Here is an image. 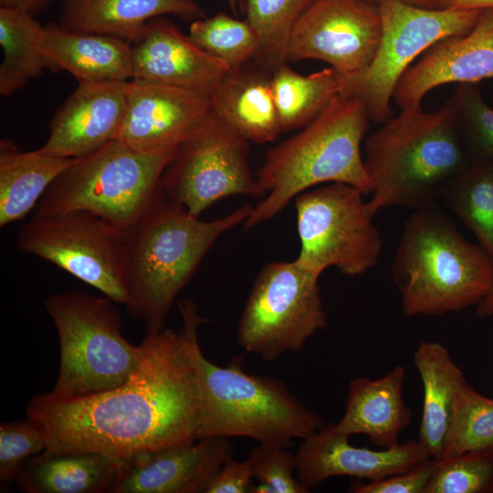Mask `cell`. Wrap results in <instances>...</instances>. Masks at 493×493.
<instances>
[{"label": "cell", "mask_w": 493, "mask_h": 493, "mask_svg": "<svg viewBox=\"0 0 493 493\" xmlns=\"http://www.w3.org/2000/svg\"><path fill=\"white\" fill-rule=\"evenodd\" d=\"M178 308L181 330L147 333L142 362L121 385L76 399L38 393L29 400L26 416L44 432L46 451H93L125 459L198 439L197 330L206 320L191 299L180 300Z\"/></svg>", "instance_id": "6da1fadb"}, {"label": "cell", "mask_w": 493, "mask_h": 493, "mask_svg": "<svg viewBox=\"0 0 493 493\" xmlns=\"http://www.w3.org/2000/svg\"><path fill=\"white\" fill-rule=\"evenodd\" d=\"M372 215L390 206L419 210L435 205L446 184L470 160L462 144L452 97L439 109L401 110L364 142Z\"/></svg>", "instance_id": "7a4b0ae2"}, {"label": "cell", "mask_w": 493, "mask_h": 493, "mask_svg": "<svg viewBox=\"0 0 493 493\" xmlns=\"http://www.w3.org/2000/svg\"><path fill=\"white\" fill-rule=\"evenodd\" d=\"M253 209L243 205L202 221L163 195L125 236L130 304L147 333L164 329L167 315L217 239L243 225Z\"/></svg>", "instance_id": "3957f363"}, {"label": "cell", "mask_w": 493, "mask_h": 493, "mask_svg": "<svg viewBox=\"0 0 493 493\" xmlns=\"http://www.w3.org/2000/svg\"><path fill=\"white\" fill-rule=\"evenodd\" d=\"M369 121L359 99L340 97L296 134L270 148L256 175L266 195L253 206L244 230L272 219L296 196L320 184H348L369 194L361 151Z\"/></svg>", "instance_id": "277c9868"}, {"label": "cell", "mask_w": 493, "mask_h": 493, "mask_svg": "<svg viewBox=\"0 0 493 493\" xmlns=\"http://www.w3.org/2000/svg\"><path fill=\"white\" fill-rule=\"evenodd\" d=\"M392 275L406 316L442 315L477 305L491 286L493 259L435 204L404 224Z\"/></svg>", "instance_id": "5b68a950"}, {"label": "cell", "mask_w": 493, "mask_h": 493, "mask_svg": "<svg viewBox=\"0 0 493 493\" xmlns=\"http://www.w3.org/2000/svg\"><path fill=\"white\" fill-rule=\"evenodd\" d=\"M196 359L201 387L198 438L246 437L289 447L294 439H304L326 425L281 381L245 371L240 357L220 366L207 360L199 346Z\"/></svg>", "instance_id": "8992f818"}, {"label": "cell", "mask_w": 493, "mask_h": 493, "mask_svg": "<svg viewBox=\"0 0 493 493\" xmlns=\"http://www.w3.org/2000/svg\"><path fill=\"white\" fill-rule=\"evenodd\" d=\"M177 148L142 152L113 140L76 158L46 191L33 215L82 211L126 236L163 195L161 178Z\"/></svg>", "instance_id": "52a82bcc"}, {"label": "cell", "mask_w": 493, "mask_h": 493, "mask_svg": "<svg viewBox=\"0 0 493 493\" xmlns=\"http://www.w3.org/2000/svg\"><path fill=\"white\" fill-rule=\"evenodd\" d=\"M110 298L80 290L56 293L45 300L59 340L57 381L46 394L56 400L94 395L124 383L138 369L144 345L122 333V320Z\"/></svg>", "instance_id": "ba28073f"}, {"label": "cell", "mask_w": 493, "mask_h": 493, "mask_svg": "<svg viewBox=\"0 0 493 493\" xmlns=\"http://www.w3.org/2000/svg\"><path fill=\"white\" fill-rule=\"evenodd\" d=\"M381 38L368 68L342 79V97L359 99L370 121L382 124L392 117L391 101L404 72L439 40L467 33L481 10L425 8L405 0H376Z\"/></svg>", "instance_id": "9c48e42d"}, {"label": "cell", "mask_w": 493, "mask_h": 493, "mask_svg": "<svg viewBox=\"0 0 493 493\" xmlns=\"http://www.w3.org/2000/svg\"><path fill=\"white\" fill-rule=\"evenodd\" d=\"M320 276L293 261H273L257 276L236 327V341L246 353L271 362L300 351L324 329L328 314Z\"/></svg>", "instance_id": "30bf717a"}, {"label": "cell", "mask_w": 493, "mask_h": 493, "mask_svg": "<svg viewBox=\"0 0 493 493\" xmlns=\"http://www.w3.org/2000/svg\"><path fill=\"white\" fill-rule=\"evenodd\" d=\"M363 195L351 184L330 183L295 197L299 265L320 277L331 267L355 277L376 266L383 239Z\"/></svg>", "instance_id": "8fae6325"}, {"label": "cell", "mask_w": 493, "mask_h": 493, "mask_svg": "<svg viewBox=\"0 0 493 493\" xmlns=\"http://www.w3.org/2000/svg\"><path fill=\"white\" fill-rule=\"evenodd\" d=\"M17 248L97 288L117 304H130L125 236L89 213L35 216L16 236Z\"/></svg>", "instance_id": "7c38bea8"}, {"label": "cell", "mask_w": 493, "mask_h": 493, "mask_svg": "<svg viewBox=\"0 0 493 493\" xmlns=\"http://www.w3.org/2000/svg\"><path fill=\"white\" fill-rule=\"evenodd\" d=\"M248 152L249 142L210 111L164 169L163 195L195 217L226 197L263 198L266 192L253 176Z\"/></svg>", "instance_id": "4fadbf2b"}, {"label": "cell", "mask_w": 493, "mask_h": 493, "mask_svg": "<svg viewBox=\"0 0 493 493\" xmlns=\"http://www.w3.org/2000/svg\"><path fill=\"white\" fill-rule=\"evenodd\" d=\"M382 31L377 4L364 0H314L297 22L287 63L320 60L342 79L362 73L377 50Z\"/></svg>", "instance_id": "5bb4252c"}, {"label": "cell", "mask_w": 493, "mask_h": 493, "mask_svg": "<svg viewBox=\"0 0 493 493\" xmlns=\"http://www.w3.org/2000/svg\"><path fill=\"white\" fill-rule=\"evenodd\" d=\"M210 111L208 96L132 79L128 82L125 118L115 140L142 152L175 149Z\"/></svg>", "instance_id": "9a60e30c"}, {"label": "cell", "mask_w": 493, "mask_h": 493, "mask_svg": "<svg viewBox=\"0 0 493 493\" xmlns=\"http://www.w3.org/2000/svg\"><path fill=\"white\" fill-rule=\"evenodd\" d=\"M493 78V8L480 11L474 27L443 38L428 48L401 77L393 96L400 110L422 108L425 95L450 83H476Z\"/></svg>", "instance_id": "2e32d148"}, {"label": "cell", "mask_w": 493, "mask_h": 493, "mask_svg": "<svg viewBox=\"0 0 493 493\" xmlns=\"http://www.w3.org/2000/svg\"><path fill=\"white\" fill-rule=\"evenodd\" d=\"M230 438L203 437L193 443L143 451L122 459L110 493H197L232 456Z\"/></svg>", "instance_id": "e0dca14e"}, {"label": "cell", "mask_w": 493, "mask_h": 493, "mask_svg": "<svg viewBox=\"0 0 493 493\" xmlns=\"http://www.w3.org/2000/svg\"><path fill=\"white\" fill-rule=\"evenodd\" d=\"M334 424L302 439L296 454V477L309 490L332 477L374 480L406 471L432 458L418 440L372 450L356 447Z\"/></svg>", "instance_id": "ac0fdd59"}, {"label": "cell", "mask_w": 493, "mask_h": 493, "mask_svg": "<svg viewBox=\"0 0 493 493\" xmlns=\"http://www.w3.org/2000/svg\"><path fill=\"white\" fill-rule=\"evenodd\" d=\"M129 81L82 82L58 109L45 153L79 158L116 139L123 123Z\"/></svg>", "instance_id": "d6986e66"}, {"label": "cell", "mask_w": 493, "mask_h": 493, "mask_svg": "<svg viewBox=\"0 0 493 493\" xmlns=\"http://www.w3.org/2000/svg\"><path fill=\"white\" fill-rule=\"evenodd\" d=\"M131 52L133 79L184 88L208 97L230 70L161 16L146 24L131 43Z\"/></svg>", "instance_id": "ffe728a7"}, {"label": "cell", "mask_w": 493, "mask_h": 493, "mask_svg": "<svg viewBox=\"0 0 493 493\" xmlns=\"http://www.w3.org/2000/svg\"><path fill=\"white\" fill-rule=\"evenodd\" d=\"M405 371L401 365L378 379L357 377L348 386L345 412L334 424L347 435H366L375 445L388 448L398 444L400 433L412 421L403 389Z\"/></svg>", "instance_id": "44dd1931"}, {"label": "cell", "mask_w": 493, "mask_h": 493, "mask_svg": "<svg viewBox=\"0 0 493 493\" xmlns=\"http://www.w3.org/2000/svg\"><path fill=\"white\" fill-rule=\"evenodd\" d=\"M250 63L223 78L209 97L211 111L249 142L263 144L275 141L282 131L272 73L256 61Z\"/></svg>", "instance_id": "7402d4cb"}, {"label": "cell", "mask_w": 493, "mask_h": 493, "mask_svg": "<svg viewBox=\"0 0 493 493\" xmlns=\"http://www.w3.org/2000/svg\"><path fill=\"white\" fill-rule=\"evenodd\" d=\"M39 47L56 71H68L79 83L132 79L131 43L127 40L49 25L41 31Z\"/></svg>", "instance_id": "603a6c76"}, {"label": "cell", "mask_w": 493, "mask_h": 493, "mask_svg": "<svg viewBox=\"0 0 493 493\" xmlns=\"http://www.w3.org/2000/svg\"><path fill=\"white\" fill-rule=\"evenodd\" d=\"M164 15L205 17L194 0H62L58 26L70 32L111 36L132 43L149 21Z\"/></svg>", "instance_id": "cb8c5ba5"}, {"label": "cell", "mask_w": 493, "mask_h": 493, "mask_svg": "<svg viewBox=\"0 0 493 493\" xmlns=\"http://www.w3.org/2000/svg\"><path fill=\"white\" fill-rule=\"evenodd\" d=\"M121 464L93 451H44L25 462L15 483L25 493H110Z\"/></svg>", "instance_id": "d4e9b609"}, {"label": "cell", "mask_w": 493, "mask_h": 493, "mask_svg": "<svg viewBox=\"0 0 493 493\" xmlns=\"http://www.w3.org/2000/svg\"><path fill=\"white\" fill-rule=\"evenodd\" d=\"M414 363L424 390L418 441L432 458L440 459L465 376L439 342H421L414 353Z\"/></svg>", "instance_id": "484cf974"}, {"label": "cell", "mask_w": 493, "mask_h": 493, "mask_svg": "<svg viewBox=\"0 0 493 493\" xmlns=\"http://www.w3.org/2000/svg\"><path fill=\"white\" fill-rule=\"evenodd\" d=\"M76 158L23 152L10 140L0 142V226L23 219Z\"/></svg>", "instance_id": "4316f807"}, {"label": "cell", "mask_w": 493, "mask_h": 493, "mask_svg": "<svg viewBox=\"0 0 493 493\" xmlns=\"http://www.w3.org/2000/svg\"><path fill=\"white\" fill-rule=\"evenodd\" d=\"M271 84L282 132L303 128L342 97V77L331 67L302 75L286 63L272 72Z\"/></svg>", "instance_id": "83f0119b"}, {"label": "cell", "mask_w": 493, "mask_h": 493, "mask_svg": "<svg viewBox=\"0 0 493 493\" xmlns=\"http://www.w3.org/2000/svg\"><path fill=\"white\" fill-rule=\"evenodd\" d=\"M36 17L12 8L0 7V94L8 97L45 70L56 71L39 47L43 29Z\"/></svg>", "instance_id": "f1b7e54d"}, {"label": "cell", "mask_w": 493, "mask_h": 493, "mask_svg": "<svg viewBox=\"0 0 493 493\" xmlns=\"http://www.w3.org/2000/svg\"><path fill=\"white\" fill-rule=\"evenodd\" d=\"M440 200L493 259V160L471 161L446 184Z\"/></svg>", "instance_id": "f546056e"}, {"label": "cell", "mask_w": 493, "mask_h": 493, "mask_svg": "<svg viewBox=\"0 0 493 493\" xmlns=\"http://www.w3.org/2000/svg\"><path fill=\"white\" fill-rule=\"evenodd\" d=\"M314 0H246V20L258 39L256 61L273 72L287 63L292 31Z\"/></svg>", "instance_id": "4dcf8cb0"}, {"label": "cell", "mask_w": 493, "mask_h": 493, "mask_svg": "<svg viewBox=\"0 0 493 493\" xmlns=\"http://www.w3.org/2000/svg\"><path fill=\"white\" fill-rule=\"evenodd\" d=\"M188 36L202 49L223 61L230 70L250 63L258 51L257 37L248 22L225 13L194 20Z\"/></svg>", "instance_id": "1f68e13d"}, {"label": "cell", "mask_w": 493, "mask_h": 493, "mask_svg": "<svg viewBox=\"0 0 493 493\" xmlns=\"http://www.w3.org/2000/svg\"><path fill=\"white\" fill-rule=\"evenodd\" d=\"M489 447H493V399L477 392L465 379L457 391L442 457Z\"/></svg>", "instance_id": "d6a6232c"}, {"label": "cell", "mask_w": 493, "mask_h": 493, "mask_svg": "<svg viewBox=\"0 0 493 493\" xmlns=\"http://www.w3.org/2000/svg\"><path fill=\"white\" fill-rule=\"evenodd\" d=\"M425 493H493V447L436 459Z\"/></svg>", "instance_id": "836d02e7"}, {"label": "cell", "mask_w": 493, "mask_h": 493, "mask_svg": "<svg viewBox=\"0 0 493 493\" xmlns=\"http://www.w3.org/2000/svg\"><path fill=\"white\" fill-rule=\"evenodd\" d=\"M452 99L458 133L470 162L493 160V107L475 83L457 84Z\"/></svg>", "instance_id": "e575fe53"}, {"label": "cell", "mask_w": 493, "mask_h": 493, "mask_svg": "<svg viewBox=\"0 0 493 493\" xmlns=\"http://www.w3.org/2000/svg\"><path fill=\"white\" fill-rule=\"evenodd\" d=\"M252 466L254 477L258 480L252 486V493H307L309 492L296 477V454L274 445L259 444L247 458Z\"/></svg>", "instance_id": "d590c367"}, {"label": "cell", "mask_w": 493, "mask_h": 493, "mask_svg": "<svg viewBox=\"0 0 493 493\" xmlns=\"http://www.w3.org/2000/svg\"><path fill=\"white\" fill-rule=\"evenodd\" d=\"M47 438L32 420L4 422L0 425V481L15 482L21 467L29 458L46 451Z\"/></svg>", "instance_id": "8d00e7d4"}, {"label": "cell", "mask_w": 493, "mask_h": 493, "mask_svg": "<svg viewBox=\"0 0 493 493\" xmlns=\"http://www.w3.org/2000/svg\"><path fill=\"white\" fill-rule=\"evenodd\" d=\"M436 459L427 460L412 468L368 482H354L349 491L353 493H425L435 468Z\"/></svg>", "instance_id": "74e56055"}, {"label": "cell", "mask_w": 493, "mask_h": 493, "mask_svg": "<svg viewBox=\"0 0 493 493\" xmlns=\"http://www.w3.org/2000/svg\"><path fill=\"white\" fill-rule=\"evenodd\" d=\"M254 473L248 459L227 458L208 483L205 493H245L252 488Z\"/></svg>", "instance_id": "f35d334b"}, {"label": "cell", "mask_w": 493, "mask_h": 493, "mask_svg": "<svg viewBox=\"0 0 493 493\" xmlns=\"http://www.w3.org/2000/svg\"><path fill=\"white\" fill-rule=\"evenodd\" d=\"M52 0H0L1 7L25 12L34 17L44 11Z\"/></svg>", "instance_id": "ab89813d"}, {"label": "cell", "mask_w": 493, "mask_h": 493, "mask_svg": "<svg viewBox=\"0 0 493 493\" xmlns=\"http://www.w3.org/2000/svg\"><path fill=\"white\" fill-rule=\"evenodd\" d=\"M438 8L483 10L493 8V0H438Z\"/></svg>", "instance_id": "60d3db41"}, {"label": "cell", "mask_w": 493, "mask_h": 493, "mask_svg": "<svg viewBox=\"0 0 493 493\" xmlns=\"http://www.w3.org/2000/svg\"><path fill=\"white\" fill-rule=\"evenodd\" d=\"M476 314L481 320L493 316V280L486 296L477 303Z\"/></svg>", "instance_id": "b9f144b4"}, {"label": "cell", "mask_w": 493, "mask_h": 493, "mask_svg": "<svg viewBox=\"0 0 493 493\" xmlns=\"http://www.w3.org/2000/svg\"><path fill=\"white\" fill-rule=\"evenodd\" d=\"M406 2L425 7V8H438V0H405Z\"/></svg>", "instance_id": "7bdbcfd3"}, {"label": "cell", "mask_w": 493, "mask_h": 493, "mask_svg": "<svg viewBox=\"0 0 493 493\" xmlns=\"http://www.w3.org/2000/svg\"><path fill=\"white\" fill-rule=\"evenodd\" d=\"M230 7L233 9V11L236 10H242L243 7L245 8V1L244 0H227Z\"/></svg>", "instance_id": "ee69618b"}, {"label": "cell", "mask_w": 493, "mask_h": 493, "mask_svg": "<svg viewBox=\"0 0 493 493\" xmlns=\"http://www.w3.org/2000/svg\"><path fill=\"white\" fill-rule=\"evenodd\" d=\"M364 1H367V2H370V3L376 4V0H364Z\"/></svg>", "instance_id": "f6af8a7d"}]
</instances>
